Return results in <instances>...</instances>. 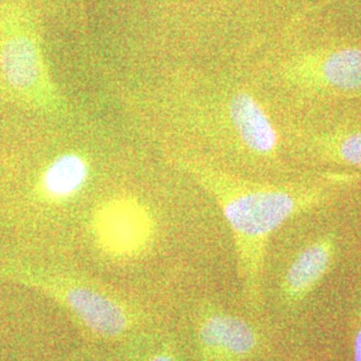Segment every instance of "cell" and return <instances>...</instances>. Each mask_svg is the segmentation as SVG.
<instances>
[{"label":"cell","instance_id":"obj_10","mask_svg":"<svg viewBox=\"0 0 361 361\" xmlns=\"http://www.w3.org/2000/svg\"><path fill=\"white\" fill-rule=\"evenodd\" d=\"M320 150L329 159L361 168V128L340 129L319 138Z\"/></svg>","mask_w":361,"mask_h":361},{"label":"cell","instance_id":"obj_8","mask_svg":"<svg viewBox=\"0 0 361 361\" xmlns=\"http://www.w3.org/2000/svg\"><path fill=\"white\" fill-rule=\"evenodd\" d=\"M90 178V164L83 155H58L43 169L37 183L40 200L47 204H65L80 193Z\"/></svg>","mask_w":361,"mask_h":361},{"label":"cell","instance_id":"obj_2","mask_svg":"<svg viewBox=\"0 0 361 361\" xmlns=\"http://www.w3.org/2000/svg\"><path fill=\"white\" fill-rule=\"evenodd\" d=\"M0 276L51 298L98 338H122L140 324V313L129 301L87 280L26 267L6 268Z\"/></svg>","mask_w":361,"mask_h":361},{"label":"cell","instance_id":"obj_3","mask_svg":"<svg viewBox=\"0 0 361 361\" xmlns=\"http://www.w3.org/2000/svg\"><path fill=\"white\" fill-rule=\"evenodd\" d=\"M0 78L18 98L30 104L54 101L38 35L26 13L11 10L0 18Z\"/></svg>","mask_w":361,"mask_h":361},{"label":"cell","instance_id":"obj_12","mask_svg":"<svg viewBox=\"0 0 361 361\" xmlns=\"http://www.w3.org/2000/svg\"><path fill=\"white\" fill-rule=\"evenodd\" d=\"M355 361H361V326L355 338Z\"/></svg>","mask_w":361,"mask_h":361},{"label":"cell","instance_id":"obj_1","mask_svg":"<svg viewBox=\"0 0 361 361\" xmlns=\"http://www.w3.org/2000/svg\"><path fill=\"white\" fill-rule=\"evenodd\" d=\"M185 166L219 202L232 229L246 298L256 302L271 233L298 213L320 207L328 193L310 185L255 183L193 162Z\"/></svg>","mask_w":361,"mask_h":361},{"label":"cell","instance_id":"obj_6","mask_svg":"<svg viewBox=\"0 0 361 361\" xmlns=\"http://www.w3.org/2000/svg\"><path fill=\"white\" fill-rule=\"evenodd\" d=\"M195 337L200 361L250 360L259 345L252 324L213 307L200 310Z\"/></svg>","mask_w":361,"mask_h":361},{"label":"cell","instance_id":"obj_7","mask_svg":"<svg viewBox=\"0 0 361 361\" xmlns=\"http://www.w3.org/2000/svg\"><path fill=\"white\" fill-rule=\"evenodd\" d=\"M229 118L234 133L252 153L271 157L279 149V134L271 116L249 92L234 94L229 102Z\"/></svg>","mask_w":361,"mask_h":361},{"label":"cell","instance_id":"obj_11","mask_svg":"<svg viewBox=\"0 0 361 361\" xmlns=\"http://www.w3.org/2000/svg\"><path fill=\"white\" fill-rule=\"evenodd\" d=\"M145 361H180L178 352L173 343L161 344Z\"/></svg>","mask_w":361,"mask_h":361},{"label":"cell","instance_id":"obj_5","mask_svg":"<svg viewBox=\"0 0 361 361\" xmlns=\"http://www.w3.org/2000/svg\"><path fill=\"white\" fill-rule=\"evenodd\" d=\"M286 78L310 90L361 94V47L305 54L288 65Z\"/></svg>","mask_w":361,"mask_h":361},{"label":"cell","instance_id":"obj_9","mask_svg":"<svg viewBox=\"0 0 361 361\" xmlns=\"http://www.w3.org/2000/svg\"><path fill=\"white\" fill-rule=\"evenodd\" d=\"M334 257L335 240L332 235H325L304 247L286 271L283 285L285 297L298 301L308 296L329 271Z\"/></svg>","mask_w":361,"mask_h":361},{"label":"cell","instance_id":"obj_4","mask_svg":"<svg viewBox=\"0 0 361 361\" xmlns=\"http://www.w3.org/2000/svg\"><path fill=\"white\" fill-rule=\"evenodd\" d=\"M154 219L147 207L131 195L104 201L91 217L98 249L111 259L129 261L145 253L154 237Z\"/></svg>","mask_w":361,"mask_h":361}]
</instances>
